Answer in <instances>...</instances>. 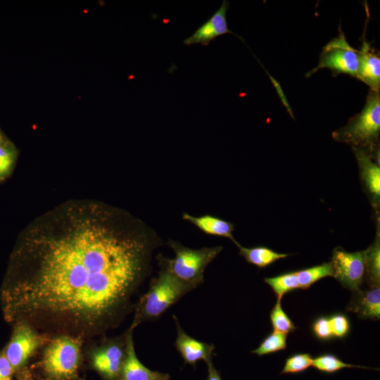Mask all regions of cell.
I'll return each instance as SVG.
<instances>
[{
	"label": "cell",
	"mask_w": 380,
	"mask_h": 380,
	"mask_svg": "<svg viewBox=\"0 0 380 380\" xmlns=\"http://www.w3.org/2000/svg\"><path fill=\"white\" fill-rule=\"evenodd\" d=\"M132 332L129 328L126 334V355L120 380H170L169 374L149 369L140 362L135 353Z\"/></svg>",
	"instance_id": "obj_13"
},
{
	"label": "cell",
	"mask_w": 380,
	"mask_h": 380,
	"mask_svg": "<svg viewBox=\"0 0 380 380\" xmlns=\"http://www.w3.org/2000/svg\"><path fill=\"white\" fill-rule=\"evenodd\" d=\"M195 288L160 267L158 277L151 280L148 291L139 299L130 328L134 329L144 322L159 318L183 296Z\"/></svg>",
	"instance_id": "obj_2"
},
{
	"label": "cell",
	"mask_w": 380,
	"mask_h": 380,
	"mask_svg": "<svg viewBox=\"0 0 380 380\" xmlns=\"http://www.w3.org/2000/svg\"><path fill=\"white\" fill-rule=\"evenodd\" d=\"M264 281L272 289L279 300H281L285 293L300 289L296 272L284 273L274 277H266Z\"/></svg>",
	"instance_id": "obj_20"
},
{
	"label": "cell",
	"mask_w": 380,
	"mask_h": 380,
	"mask_svg": "<svg viewBox=\"0 0 380 380\" xmlns=\"http://www.w3.org/2000/svg\"><path fill=\"white\" fill-rule=\"evenodd\" d=\"M239 250V254L251 264L258 267H265L276 260L283 259L289 255L277 253L265 246H255L246 248L239 243L236 244Z\"/></svg>",
	"instance_id": "obj_17"
},
{
	"label": "cell",
	"mask_w": 380,
	"mask_h": 380,
	"mask_svg": "<svg viewBox=\"0 0 380 380\" xmlns=\"http://www.w3.org/2000/svg\"><path fill=\"white\" fill-rule=\"evenodd\" d=\"M300 289L310 288L314 283L327 277H334L331 262L296 271Z\"/></svg>",
	"instance_id": "obj_19"
},
{
	"label": "cell",
	"mask_w": 380,
	"mask_h": 380,
	"mask_svg": "<svg viewBox=\"0 0 380 380\" xmlns=\"http://www.w3.org/2000/svg\"><path fill=\"white\" fill-rule=\"evenodd\" d=\"M329 322L334 337L343 338L348 334L350 323L345 315L342 314L334 315L329 318Z\"/></svg>",
	"instance_id": "obj_26"
},
{
	"label": "cell",
	"mask_w": 380,
	"mask_h": 380,
	"mask_svg": "<svg viewBox=\"0 0 380 380\" xmlns=\"http://www.w3.org/2000/svg\"><path fill=\"white\" fill-rule=\"evenodd\" d=\"M287 334L274 331L268 335L260 344V346L251 351L252 353L258 356H262L286 348Z\"/></svg>",
	"instance_id": "obj_23"
},
{
	"label": "cell",
	"mask_w": 380,
	"mask_h": 380,
	"mask_svg": "<svg viewBox=\"0 0 380 380\" xmlns=\"http://www.w3.org/2000/svg\"><path fill=\"white\" fill-rule=\"evenodd\" d=\"M40 343L41 338L31 324L20 321L16 322L11 338L4 353L15 370L27 362Z\"/></svg>",
	"instance_id": "obj_9"
},
{
	"label": "cell",
	"mask_w": 380,
	"mask_h": 380,
	"mask_svg": "<svg viewBox=\"0 0 380 380\" xmlns=\"http://www.w3.org/2000/svg\"><path fill=\"white\" fill-rule=\"evenodd\" d=\"M229 7V2L225 0L223 1L219 9L190 37L185 39L184 44L186 46L199 44L206 46L220 35L227 33L234 34L229 30L227 22V13Z\"/></svg>",
	"instance_id": "obj_10"
},
{
	"label": "cell",
	"mask_w": 380,
	"mask_h": 380,
	"mask_svg": "<svg viewBox=\"0 0 380 380\" xmlns=\"http://www.w3.org/2000/svg\"><path fill=\"white\" fill-rule=\"evenodd\" d=\"M159 239L127 213L71 201L32 222L12 256L3 290L10 321L84 333L114 325L151 270Z\"/></svg>",
	"instance_id": "obj_1"
},
{
	"label": "cell",
	"mask_w": 380,
	"mask_h": 380,
	"mask_svg": "<svg viewBox=\"0 0 380 380\" xmlns=\"http://www.w3.org/2000/svg\"><path fill=\"white\" fill-rule=\"evenodd\" d=\"M312 357L309 353H298L288 357L281 374H296L312 366Z\"/></svg>",
	"instance_id": "obj_25"
},
{
	"label": "cell",
	"mask_w": 380,
	"mask_h": 380,
	"mask_svg": "<svg viewBox=\"0 0 380 380\" xmlns=\"http://www.w3.org/2000/svg\"><path fill=\"white\" fill-rule=\"evenodd\" d=\"M354 292L346 310L356 313L360 319H379L380 287H369Z\"/></svg>",
	"instance_id": "obj_15"
},
{
	"label": "cell",
	"mask_w": 380,
	"mask_h": 380,
	"mask_svg": "<svg viewBox=\"0 0 380 380\" xmlns=\"http://www.w3.org/2000/svg\"><path fill=\"white\" fill-rule=\"evenodd\" d=\"M17 156V148L9 139L0 144V182L11 172Z\"/></svg>",
	"instance_id": "obj_22"
},
{
	"label": "cell",
	"mask_w": 380,
	"mask_h": 380,
	"mask_svg": "<svg viewBox=\"0 0 380 380\" xmlns=\"http://www.w3.org/2000/svg\"><path fill=\"white\" fill-rule=\"evenodd\" d=\"M167 243L175 255L173 258L158 255L160 267L179 280L196 287L203 283L205 268L222 250L221 246L193 249L173 240H170Z\"/></svg>",
	"instance_id": "obj_4"
},
{
	"label": "cell",
	"mask_w": 380,
	"mask_h": 380,
	"mask_svg": "<svg viewBox=\"0 0 380 380\" xmlns=\"http://www.w3.org/2000/svg\"><path fill=\"white\" fill-rule=\"evenodd\" d=\"M208 379L207 380H222L220 372L216 369L210 361L208 364Z\"/></svg>",
	"instance_id": "obj_29"
},
{
	"label": "cell",
	"mask_w": 380,
	"mask_h": 380,
	"mask_svg": "<svg viewBox=\"0 0 380 380\" xmlns=\"http://www.w3.org/2000/svg\"><path fill=\"white\" fill-rule=\"evenodd\" d=\"M380 134V94L369 91L362 110L350 118L347 124L332 132L339 141L369 151L379 146Z\"/></svg>",
	"instance_id": "obj_3"
},
{
	"label": "cell",
	"mask_w": 380,
	"mask_h": 380,
	"mask_svg": "<svg viewBox=\"0 0 380 380\" xmlns=\"http://www.w3.org/2000/svg\"><path fill=\"white\" fill-rule=\"evenodd\" d=\"M359 68V51L352 47L342 31L322 49L317 66L307 74L310 77L319 69H329L334 76L343 73L356 77Z\"/></svg>",
	"instance_id": "obj_6"
},
{
	"label": "cell",
	"mask_w": 380,
	"mask_h": 380,
	"mask_svg": "<svg viewBox=\"0 0 380 380\" xmlns=\"http://www.w3.org/2000/svg\"><path fill=\"white\" fill-rule=\"evenodd\" d=\"M81 340L79 337L61 336L46 348L42 366L54 379L68 380L75 377L80 361Z\"/></svg>",
	"instance_id": "obj_5"
},
{
	"label": "cell",
	"mask_w": 380,
	"mask_h": 380,
	"mask_svg": "<svg viewBox=\"0 0 380 380\" xmlns=\"http://www.w3.org/2000/svg\"><path fill=\"white\" fill-rule=\"evenodd\" d=\"M365 250L347 252L341 247L332 251L331 262L335 277L344 287L354 291L360 289L365 278Z\"/></svg>",
	"instance_id": "obj_7"
},
{
	"label": "cell",
	"mask_w": 380,
	"mask_h": 380,
	"mask_svg": "<svg viewBox=\"0 0 380 380\" xmlns=\"http://www.w3.org/2000/svg\"><path fill=\"white\" fill-rule=\"evenodd\" d=\"M360 178L372 205L377 208L380 201V167L372 157L369 151L353 147Z\"/></svg>",
	"instance_id": "obj_12"
},
{
	"label": "cell",
	"mask_w": 380,
	"mask_h": 380,
	"mask_svg": "<svg viewBox=\"0 0 380 380\" xmlns=\"http://www.w3.org/2000/svg\"><path fill=\"white\" fill-rule=\"evenodd\" d=\"M125 355L126 334L95 348L91 353L92 365L106 380H120Z\"/></svg>",
	"instance_id": "obj_8"
},
{
	"label": "cell",
	"mask_w": 380,
	"mask_h": 380,
	"mask_svg": "<svg viewBox=\"0 0 380 380\" xmlns=\"http://www.w3.org/2000/svg\"><path fill=\"white\" fill-rule=\"evenodd\" d=\"M182 218L194 224L205 234L226 237L236 245L238 243L232 235L234 224L229 222L210 215L193 216L186 213H183Z\"/></svg>",
	"instance_id": "obj_16"
},
{
	"label": "cell",
	"mask_w": 380,
	"mask_h": 380,
	"mask_svg": "<svg viewBox=\"0 0 380 380\" xmlns=\"http://www.w3.org/2000/svg\"><path fill=\"white\" fill-rule=\"evenodd\" d=\"M314 334L321 340H329L334 337L329 318L321 317L317 318L312 324Z\"/></svg>",
	"instance_id": "obj_27"
},
{
	"label": "cell",
	"mask_w": 380,
	"mask_h": 380,
	"mask_svg": "<svg viewBox=\"0 0 380 380\" xmlns=\"http://www.w3.org/2000/svg\"><path fill=\"white\" fill-rule=\"evenodd\" d=\"M365 262L367 283L369 287L379 286L380 284V235L379 227L373 243L365 250Z\"/></svg>",
	"instance_id": "obj_18"
},
{
	"label": "cell",
	"mask_w": 380,
	"mask_h": 380,
	"mask_svg": "<svg viewBox=\"0 0 380 380\" xmlns=\"http://www.w3.org/2000/svg\"><path fill=\"white\" fill-rule=\"evenodd\" d=\"M7 139V138L5 137V135L4 134V133L1 132V130L0 129V144L3 143L4 141H5Z\"/></svg>",
	"instance_id": "obj_30"
},
{
	"label": "cell",
	"mask_w": 380,
	"mask_h": 380,
	"mask_svg": "<svg viewBox=\"0 0 380 380\" xmlns=\"http://www.w3.org/2000/svg\"><path fill=\"white\" fill-rule=\"evenodd\" d=\"M270 317L274 331L288 334L296 329L293 322L284 311L281 300H277L270 312Z\"/></svg>",
	"instance_id": "obj_24"
},
{
	"label": "cell",
	"mask_w": 380,
	"mask_h": 380,
	"mask_svg": "<svg viewBox=\"0 0 380 380\" xmlns=\"http://www.w3.org/2000/svg\"><path fill=\"white\" fill-rule=\"evenodd\" d=\"M356 78L368 85L371 90L379 91V52L367 41L362 42L359 51V68Z\"/></svg>",
	"instance_id": "obj_14"
},
{
	"label": "cell",
	"mask_w": 380,
	"mask_h": 380,
	"mask_svg": "<svg viewBox=\"0 0 380 380\" xmlns=\"http://www.w3.org/2000/svg\"><path fill=\"white\" fill-rule=\"evenodd\" d=\"M14 372L4 353H0V380H11Z\"/></svg>",
	"instance_id": "obj_28"
},
{
	"label": "cell",
	"mask_w": 380,
	"mask_h": 380,
	"mask_svg": "<svg viewBox=\"0 0 380 380\" xmlns=\"http://www.w3.org/2000/svg\"><path fill=\"white\" fill-rule=\"evenodd\" d=\"M312 366L320 372L329 374L344 368L370 369L366 367L346 363L336 355L330 353H324L312 358Z\"/></svg>",
	"instance_id": "obj_21"
},
{
	"label": "cell",
	"mask_w": 380,
	"mask_h": 380,
	"mask_svg": "<svg viewBox=\"0 0 380 380\" xmlns=\"http://www.w3.org/2000/svg\"><path fill=\"white\" fill-rule=\"evenodd\" d=\"M177 329L175 346L180 353L184 362L195 366L199 360L206 364L212 361L215 346L213 343L199 341L188 335L182 328L176 316L173 315Z\"/></svg>",
	"instance_id": "obj_11"
}]
</instances>
